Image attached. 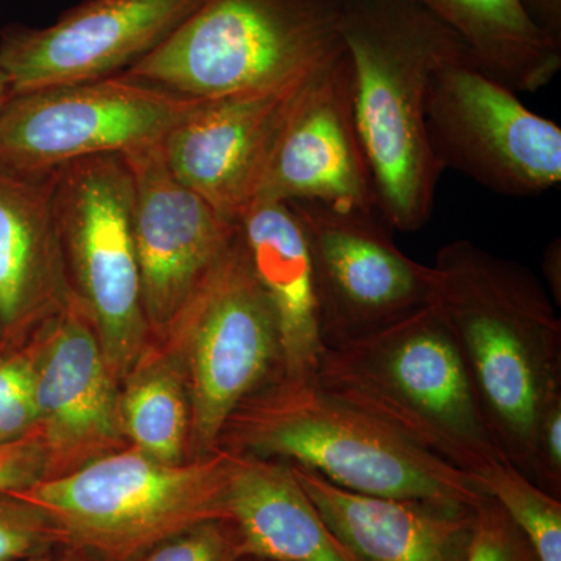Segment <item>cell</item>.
Segmentation results:
<instances>
[{"mask_svg":"<svg viewBox=\"0 0 561 561\" xmlns=\"http://www.w3.org/2000/svg\"><path fill=\"white\" fill-rule=\"evenodd\" d=\"M434 305L451 331L483 416L508 463L535 482L542 415L561 398V320L519 262L459 239L432 264Z\"/></svg>","mask_w":561,"mask_h":561,"instance_id":"cell-1","label":"cell"},{"mask_svg":"<svg viewBox=\"0 0 561 561\" xmlns=\"http://www.w3.org/2000/svg\"><path fill=\"white\" fill-rule=\"evenodd\" d=\"M342 38L379 219L419 231L431 220L443 173L426 130L432 80L470 50L415 0H343Z\"/></svg>","mask_w":561,"mask_h":561,"instance_id":"cell-2","label":"cell"},{"mask_svg":"<svg viewBox=\"0 0 561 561\" xmlns=\"http://www.w3.org/2000/svg\"><path fill=\"white\" fill-rule=\"evenodd\" d=\"M316 381L478 482L508 463L434 305L357 341L323 348Z\"/></svg>","mask_w":561,"mask_h":561,"instance_id":"cell-3","label":"cell"},{"mask_svg":"<svg viewBox=\"0 0 561 561\" xmlns=\"http://www.w3.org/2000/svg\"><path fill=\"white\" fill-rule=\"evenodd\" d=\"M217 449L308 468L334 485L391 500L478 507L489 494L316 379L279 378L231 413Z\"/></svg>","mask_w":561,"mask_h":561,"instance_id":"cell-4","label":"cell"},{"mask_svg":"<svg viewBox=\"0 0 561 561\" xmlns=\"http://www.w3.org/2000/svg\"><path fill=\"white\" fill-rule=\"evenodd\" d=\"M343 0H203L125 76L210 101L301 79L345 50Z\"/></svg>","mask_w":561,"mask_h":561,"instance_id":"cell-5","label":"cell"},{"mask_svg":"<svg viewBox=\"0 0 561 561\" xmlns=\"http://www.w3.org/2000/svg\"><path fill=\"white\" fill-rule=\"evenodd\" d=\"M232 453L165 465L127 446L79 470L7 491L46 512L66 548L131 561L197 524L227 519Z\"/></svg>","mask_w":561,"mask_h":561,"instance_id":"cell-6","label":"cell"},{"mask_svg":"<svg viewBox=\"0 0 561 561\" xmlns=\"http://www.w3.org/2000/svg\"><path fill=\"white\" fill-rule=\"evenodd\" d=\"M151 339L186 383L190 460L208 457L241 402L283 376L278 324L251 271L239 227L180 311Z\"/></svg>","mask_w":561,"mask_h":561,"instance_id":"cell-7","label":"cell"},{"mask_svg":"<svg viewBox=\"0 0 561 561\" xmlns=\"http://www.w3.org/2000/svg\"><path fill=\"white\" fill-rule=\"evenodd\" d=\"M133 179L124 154L57 171L54 209L70 284L90 312L117 382L151 341L133 232Z\"/></svg>","mask_w":561,"mask_h":561,"instance_id":"cell-8","label":"cell"},{"mask_svg":"<svg viewBox=\"0 0 561 561\" xmlns=\"http://www.w3.org/2000/svg\"><path fill=\"white\" fill-rule=\"evenodd\" d=\"M198 103L125 73L11 94L0 106V169L44 175L160 144Z\"/></svg>","mask_w":561,"mask_h":561,"instance_id":"cell-9","label":"cell"},{"mask_svg":"<svg viewBox=\"0 0 561 561\" xmlns=\"http://www.w3.org/2000/svg\"><path fill=\"white\" fill-rule=\"evenodd\" d=\"M426 130L442 171H457L507 197H535L561 183V128L471 57L432 80Z\"/></svg>","mask_w":561,"mask_h":561,"instance_id":"cell-10","label":"cell"},{"mask_svg":"<svg viewBox=\"0 0 561 561\" xmlns=\"http://www.w3.org/2000/svg\"><path fill=\"white\" fill-rule=\"evenodd\" d=\"M289 205L308 239L324 348L357 341L430 305L432 265L402 253L376 213Z\"/></svg>","mask_w":561,"mask_h":561,"instance_id":"cell-11","label":"cell"},{"mask_svg":"<svg viewBox=\"0 0 561 561\" xmlns=\"http://www.w3.org/2000/svg\"><path fill=\"white\" fill-rule=\"evenodd\" d=\"M202 2L83 0L49 27H7L0 69L11 94L117 76L157 49Z\"/></svg>","mask_w":561,"mask_h":561,"instance_id":"cell-12","label":"cell"},{"mask_svg":"<svg viewBox=\"0 0 561 561\" xmlns=\"http://www.w3.org/2000/svg\"><path fill=\"white\" fill-rule=\"evenodd\" d=\"M35 348L36 431L44 479L58 478L127 448L119 382L110 371L90 312L79 297L39 324Z\"/></svg>","mask_w":561,"mask_h":561,"instance_id":"cell-13","label":"cell"},{"mask_svg":"<svg viewBox=\"0 0 561 561\" xmlns=\"http://www.w3.org/2000/svg\"><path fill=\"white\" fill-rule=\"evenodd\" d=\"M320 68L271 90L201 101L162 139L165 164L221 217L238 224L256 201L284 124Z\"/></svg>","mask_w":561,"mask_h":561,"instance_id":"cell-14","label":"cell"},{"mask_svg":"<svg viewBox=\"0 0 561 561\" xmlns=\"http://www.w3.org/2000/svg\"><path fill=\"white\" fill-rule=\"evenodd\" d=\"M320 203L376 213V190L354 114L346 49L321 66L284 124L256 201Z\"/></svg>","mask_w":561,"mask_h":561,"instance_id":"cell-15","label":"cell"},{"mask_svg":"<svg viewBox=\"0 0 561 561\" xmlns=\"http://www.w3.org/2000/svg\"><path fill=\"white\" fill-rule=\"evenodd\" d=\"M133 179V232L144 311L160 334L228 249L238 224L171 172L161 142L124 154Z\"/></svg>","mask_w":561,"mask_h":561,"instance_id":"cell-16","label":"cell"},{"mask_svg":"<svg viewBox=\"0 0 561 561\" xmlns=\"http://www.w3.org/2000/svg\"><path fill=\"white\" fill-rule=\"evenodd\" d=\"M321 518L362 561H467L476 507L368 496L289 463Z\"/></svg>","mask_w":561,"mask_h":561,"instance_id":"cell-17","label":"cell"},{"mask_svg":"<svg viewBox=\"0 0 561 561\" xmlns=\"http://www.w3.org/2000/svg\"><path fill=\"white\" fill-rule=\"evenodd\" d=\"M57 171L0 169V330L21 332L61 311L76 291L54 209Z\"/></svg>","mask_w":561,"mask_h":561,"instance_id":"cell-18","label":"cell"},{"mask_svg":"<svg viewBox=\"0 0 561 561\" xmlns=\"http://www.w3.org/2000/svg\"><path fill=\"white\" fill-rule=\"evenodd\" d=\"M239 232L251 271L278 324L283 376L316 379L323 351L308 239L289 203L254 202L241 219Z\"/></svg>","mask_w":561,"mask_h":561,"instance_id":"cell-19","label":"cell"},{"mask_svg":"<svg viewBox=\"0 0 561 561\" xmlns=\"http://www.w3.org/2000/svg\"><path fill=\"white\" fill-rule=\"evenodd\" d=\"M225 508L245 557L362 561L324 523L286 461L232 453Z\"/></svg>","mask_w":561,"mask_h":561,"instance_id":"cell-20","label":"cell"},{"mask_svg":"<svg viewBox=\"0 0 561 561\" xmlns=\"http://www.w3.org/2000/svg\"><path fill=\"white\" fill-rule=\"evenodd\" d=\"M470 50L472 60L516 92H537L561 69V43L530 16L523 0H415Z\"/></svg>","mask_w":561,"mask_h":561,"instance_id":"cell-21","label":"cell"},{"mask_svg":"<svg viewBox=\"0 0 561 561\" xmlns=\"http://www.w3.org/2000/svg\"><path fill=\"white\" fill-rule=\"evenodd\" d=\"M119 391L128 446L165 465L190 460L191 404L175 362L151 339Z\"/></svg>","mask_w":561,"mask_h":561,"instance_id":"cell-22","label":"cell"},{"mask_svg":"<svg viewBox=\"0 0 561 561\" xmlns=\"http://www.w3.org/2000/svg\"><path fill=\"white\" fill-rule=\"evenodd\" d=\"M481 486L522 530L538 561H561V501L511 463L482 478Z\"/></svg>","mask_w":561,"mask_h":561,"instance_id":"cell-23","label":"cell"},{"mask_svg":"<svg viewBox=\"0 0 561 561\" xmlns=\"http://www.w3.org/2000/svg\"><path fill=\"white\" fill-rule=\"evenodd\" d=\"M66 548L57 524L31 502L0 491V561L46 556Z\"/></svg>","mask_w":561,"mask_h":561,"instance_id":"cell-24","label":"cell"},{"mask_svg":"<svg viewBox=\"0 0 561 561\" xmlns=\"http://www.w3.org/2000/svg\"><path fill=\"white\" fill-rule=\"evenodd\" d=\"M35 348L0 360V445L21 440L36 427Z\"/></svg>","mask_w":561,"mask_h":561,"instance_id":"cell-25","label":"cell"},{"mask_svg":"<svg viewBox=\"0 0 561 561\" xmlns=\"http://www.w3.org/2000/svg\"><path fill=\"white\" fill-rule=\"evenodd\" d=\"M241 538L227 519H214L173 535L131 561H241Z\"/></svg>","mask_w":561,"mask_h":561,"instance_id":"cell-26","label":"cell"},{"mask_svg":"<svg viewBox=\"0 0 561 561\" xmlns=\"http://www.w3.org/2000/svg\"><path fill=\"white\" fill-rule=\"evenodd\" d=\"M467 561H538L534 549L511 516L486 496L476 507V527Z\"/></svg>","mask_w":561,"mask_h":561,"instance_id":"cell-27","label":"cell"},{"mask_svg":"<svg viewBox=\"0 0 561 561\" xmlns=\"http://www.w3.org/2000/svg\"><path fill=\"white\" fill-rule=\"evenodd\" d=\"M46 474V453L38 431L0 445V491L25 489Z\"/></svg>","mask_w":561,"mask_h":561,"instance_id":"cell-28","label":"cell"},{"mask_svg":"<svg viewBox=\"0 0 561 561\" xmlns=\"http://www.w3.org/2000/svg\"><path fill=\"white\" fill-rule=\"evenodd\" d=\"M538 25L561 43V0H523Z\"/></svg>","mask_w":561,"mask_h":561,"instance_id":"cell-29","label":"cell"},{"mask_svg":"<svg viewBox=\"0 0 561 561\" xmlns=\"http://www.w3.org/2000/svg\"><path fill=\"white\" fill-rule=\"evenodd\" d=\"M560 239H557L556 242H552L551 245L548 247L545 251V272L546 278H548L549 284L552 286V300L553 294H559L560 297V284L557 283L556 272L560 275ZM556 301V300H553Z\"/></svg>","mask_w":561,"mask_h":561,"instance_id":"cell-30","label":"cell"},{"mask_svg":"<svg viewBox=\"0 0 561 561\" xmlns=\"http://www.w3.org/2000/svg\"><path fill=\"white\" fill-rule=\"evenodd\" d=\"M18 561H101L95 559V557L90 556V553L79 551V549H69L66 548V553L62 556H50V553H46V556L32 557V559H24Z\"/></svg>","mask_w":561,"mask_h":561,"instance_id":"cell-31","label":"cell"},{"mask_svg":"<svg viewBox=\"0 0 561 561\" xmlns=\"http://www.w3.org/2000/svg\"><path fill=\"white\" fill-rule=\"evenodd\" d=\"M11 95V87L10 81L7 79L5 73H3V70L0 69V106L3 105V103L7 102V99H9Z\"/></svg>","mask_w":561,"mask_h":561,"instance_id":"cell-32","label":"cell"},{"mask_svg":"<svg viewBox=\"0 0 561 561\" xmlns=\"http://www.w3.org/2000/svg\"><path fill=\"white\" fill-rule=\"evenodd\" d=\"M241 561H267V560L253 559V557H245V559H242Z\"/></svg>","mask_w":561,"mask_h":561,"instance_id":"cell-33","label":"cell"}]
</instances>
